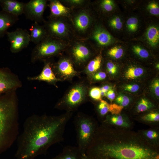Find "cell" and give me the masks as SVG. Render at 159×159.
Here are the masks:
<instances>
[{"mask_svg":"<svg viewBox=\"0 0 159 159\" xmlns=\"http://www.w3.org/2000/svg\"><path fill=\"white\" fill-rule=\"evenodd\" d=\"M85 155L90 159H159V150L140 132L101 123Z\"/></svg>","mask_w":159,"mask_h":159,"instance_id":"cell-1","label":"cell"},{"mask_svg":"<svg viewBox=\"0 0 159 159\" xmlns=\"http://www.w3.org/2000/svg\"><path fill=\"white\" fill-rule=\"evenodd\" d=\"M72 113L59 116L34 114L25 120L17 139L16 159H34L45 154L53 145L62 141Z\"/></svg>","mask_w":159,"mask_h":159,"instance_id":"cell-2","label":"cell"},{"mask_svg":"<svg viewBox=\"0 0 159 159\" xmlns=\"http://www.w3.org/2000/svg\"><path fill=\"white\" fill-rule=\"evenodd\" d=\"M16 92L0 95V154L9 148L19 135V102Z\"/></svg>","mask_w":159,"mask_h":159,"instance_id":"cell-3","label":"cell"},{"mask_svg":"<svg viewBox=\"0 0 159 159\" xmlns=\"http://www.w3.org/2000/svg\"><path fill=\"white\" fill-rule=\"evenodd\" d=\"M74 122L76 132L77 147L82 155L84 156L99 125L93 118L82 114L77 115Z\"/></svg>","mask_w":159,"mask_h":159,"instance_id":"cell-4","label":"cell"},{"mask_svg":"<svg viewBox=\"0 0 159 159\" xmlns=\"http://www.w3.org/2000/svg\"><path fill=\"white\" fill-rule=\"evenodd\" d=\"M86 93V88L84 86L80 84L76 85L71 88L64 98L57 104L55 108L71 112L84 102Z\"/></svg>","mask_w":159,"mask_h":159,"instance_id":"cell-5","label":"cell"},{"mask_svg":"<svg viewBox=\"0 0 159 159\" xmlns=\"http://www.w3.org/2000/svg\"><path fill=\"white\" fill-rule=\"evenodd\" d=\"M62 48V45L57 40L46 37L36 45L32 52L31 61L34 63L38 61L55 55Z\"/></svg>","mask_w":159,"mask_h":159,"instance_id":"cell-6","label":"cell"},{"mask_svg":"<svg viewBox=\"0 0 159 159\" xmlns=\"http://www.w3.org/2000/svg\"><path fill=\"white\" fill-rule=\"evenodd\" d=\"M10 43V50L13 53H18L27 47L31 41L30 34L26 29L18 28L6 34Z\"/></svg>","mask_w":159,"mask_h":159,"instance_id":"cell-7","label":"cell"},{"mask_svg":"<svg viewBox=\"0 0 159 159\" xmlns=\"http://www.w3.org/2000/svg\"><path fill=\"white\" fill-rule=\"evenodd\" d=\"M22 86L18 77L9 68L0 67V95L16 91Z\"/></svg>","mask_w":159,"mask_h":159,"instance_id":"cell-8","label":"cell"},{"mask_svg":"<svg viewBox=\"0 0 159 159\" xmlns=\"http://www.w3.org/2000/svg\"><path fill=\"white\" fill-rule=\"evenodd\" d=\"M47 1L44 0H31L25 3L24 14L26 19L39 23L43 19Z\"/></svg>","mask_w":159,"mask_h":159,"instance_id":"cell-9","label":"cell"},{"mask_svg":"<svg viewBox=\"0 0 159 159\" xmlns=\"http://www.w3.org/2000/svg\"><path fill=\"white\" fill-rule=\"evenodd\" d=\"M50 62H45L40 73L34 77H28L27 79L29 81L37 80L43 81L48 83L55 84V83L60 80L58 79L55 74Z\"/></svg>","mask_w":159,"mask_h":159,"instance_id":"cell-10","label":"cell"},{"mask_svg":"<svg viewBox=\"0 0 159 159\" xmlns=\"http://www.w3.org/2000/svg\"><path fill=\"white\" fill-rule=\"evenodd\" d=\"M107 115L101 122L115 127L130 129L132 127V123L126 117L120 114Z\"/></svg>","mask_w":159,"mask_h":159,"instance_id":"cell-11","label":"cell"},{"mask_svg":"<svg viewBox=\"0 0 159 159\" xmlns=\"http://www.w3.org/2000/svg\"><path fill=\"white\" fill-rule=\"evenodd\" d=\"M2 10L18 16L24 14L25 3L16 0H0Z\"/></svg>","mask_w":159,"mask_h":159,"instance_id":"cell-12","label":"cell"},{"mask_svg":"<svg viewBox=\"0 0 159 159\" xmlns=\"http://www.w3.org/2000/svg\"><path fill=\"white\" fill-rule=\"evenodd\" d=\"M56 73L62 77L69 78L75 75L77 72L75 70L71 62L69 60L64 59L59 61L54 67Z\"/></svg>","mask_w":159,"mask_h":159,"instance_id":"cell-13","label":"cell"},{"mask_svg":"<svg viewBox=\"0 0 159 159\" xmlns=\"http://www.w3.org/2000/svg\"><path fill=\"white\" fill-rule=\"evenodd\" d=\"M18 16L11 14L2 10L0 11V38L4 37L8 29L18 20Z\"/></svg>","mask_w":159,"mask_h":159,"instance_id":"cell-14","label":"cell"},{"mask_svg":"<svg viewBox=\"0 0 159 159\" xmlns=\"http://www.w3.org/2000/svg\"><path fill=\"white\" fill-rule=\"evenodd\" d=\"M31 41L36 45L39 43L46 37L47 31L44 27L34 22L30 28Z\"/></svg>","mask_w":159,"mask_h":159,"instance_id":"cell-15","label":"cell"},{"mask_svg":"<svg viewBox=\"0 0 159 159\" xmlns=\"http://www.w3.org/2000/svg\"><path fill=\"white\" fill-rule=\"evenodd\" d=\"M83 156L77 146H67L61 153L49 159H82Z\"/></svg>","mask_w":159,"mask_h":159,"instance_id":"cell-16","label":"cell"},{"mask_svg":"<svg viewBox=\"0 0 159 159\" xmlns=\"http://www.w3.org/2000/svg\"><path fill=\"white\" fill-rule=\"evenodd\" d=\"M46 27L48 32L53 36H62L67 31L66 25L57 20H52L46 24Z\"/></svg>","mask_w":159,"mask_h":159,"instance_id":"cell-17","label":"cell"},{"mask_svg":"<svg viewBox=\"0 0 159 159\" xmlns=\"http://www.w3.org/2000/svg\"><path fill=\"white\" fill-rule=\"evenodd\" d=\"M72 54L77 62L82 63L88 58L90 55V52L86 47L82 44H78L73 47Z\"/></svg>","mask_w":159,"mask_h":159,"instance_id":"cell-18","label":"cell"},{"mask_svg":"<svg viewBox=\"0 0 159 159\" xmlns=\"http://www.w3.org/2000/svg\"><path fill=\"white\" fill-rule=\"evenodd\" d=\"M140 132L150 144L159 148V132L158 129L150 128L141 130Z\"/></svg>","mask_w":159,"mask_h":159,"instance_id":"cell-19","label":"cell"},{"mask_svg":"<svg viewBox=\"0 0 159 159\" xmlns=\"http://www.w3.org/2000/svg\"><path fill=\"white\" fill-rule=\"evenodd\" d=\"M49 6L51 11V16L53 18L68 13V9L58 1H51Z\"/></svg>","mask_w":159,"mask_h":159,"instance_id":"cell-20","label":"cell"},{"mask_svg":"<svg viewBox=\"0 0 159 159\" xmlns=\"http://www.w3.org/2000/svg\"><path fill=\"white\" fill-rule=\"evenodd\" d=\"M93 37L95 39L102 45L110 44L112 41L110 34L105 30L100 28L97 29L94 32Z\"/></svg>","mask_w":159,"mask_h":159,"instance_id":"cell-21","label":"cell"},{"mask_svg":"<svg viewBox=\"0 0 159 159\" xmlns=\"http://www.w3.org/2000/svg\"><path fill=\"white\" fill-rule=\"evenodd\" d=\"M154 104L148 99L143 98L137 102L135 106V111L137 113H142L152 110L154 108Z\"/></svg>","mask_w":159,"mask_h":159,"instance_id":"cell-22","label":"cell"},{"mask_svg":"<svg viewBox=\"0 0 159 159\" xmlns=\"http://www.w3.org/2000/svg\"><path fill=\"white\" fill-rule=\"evenodd\" d=\"M146 37L149 44L153 46H156L159 42V30L154 26H150L146 32Z\"/></svg>","mask_w":159,"mask_h":159,"instance_id":"cell-23","label":"cell"},{"mask_svg":"<svg viewBox=\"0 0 159 159\" xmlns=\"http://www.w3.org/2000/svg\"><path fill=\"white\" fill-rule=\"evenodd\" d=\"M144 72V70L140 67L131 66L126 70L124 76L127 79L132 80L141 77L143 75Z\"/></svg>","mask_w":159,"mask_h":159,"instance_id":"cell-24","label":"cell"},{"mask_svg":"<svg viewBox=\"0 0 159 159\" xmlns=\"http://www.w3.org/2000/svg\"><path fill=\"white\" fill-rule=\"evenodd\" d=\"M90 23V18L85 13H81L78 15L74 19V24L79 30L84 31L88 27Z\"/></svg>","mask_w":159,"mask_h":159,"instance_id":"cell-25","label":"cell"},{"mask_svg":"<svg viewBox=\"0 0 159 159\" xmlns=\"http://www.w3.org/2000/svg\"><path fill=\"white\" fill-rule=\"evenodd\" d=\"M102 60L101 56L98 55L90 61L86 68L87 72L88 74H92L97 71L100 68Z\"/></svg>","mask_w":159,"mask_h":159,"instance_id":"cell-26","label":"cell"},{"mask_svg":"<svg viewBox=\"0 0 159 159\" xmlns=\"http://www.w3.org/2000/svg\"><path fill=\"white\" fill-rule=\"evenodd\" d=\"M140 120L148 123H158L159 122V113L158 111H151L142 116Z\"/></svg>","mask_w":159,"mask_h":159,"instance_id":"cell-27","label":"cell"},{"mask_svg":"<svg viewBox=\"0 0 159 159\" xmlns=\"http://www.w3.org/2000/svg\"><path fill=\"white\" fill-rule=\"evenodd\" d=\"M109 105L106 101L102 100L97 106V110L101 118H104L109 112Z\"/></svg>","mask_w":159,"mask_h":159,"instance_id":"cell-28","label":"cell"},{"mask_svg":"<svg viewBox=\"0 0 159 159\" xmlns=\"http://www.w3.org/2000/svg\"><path fill=\"white\" fill-rule=\"evenodd\" d=\"M108 54L110 57L116 59H118L122 57L123 50L120 47H115L109 50Z\"/></svg>","mask_w":159,"mask_h":159,"instance_id":"cell-29","label":"cell"},{"mask_svg":"<svg viewBox=\"0 0 159 159\" xmlns=\"http://www.w3.org/2000/svg\"><path fill=\"white\" fill-rule=\"evenodd\" d=\"M116 104L121 106L123 107L128 106L130 102V99L127 96L123 95H120L115 100Z\"/></svg>","mask_w":159,"mask_h":159,"instance_id":"cell-30","label":"cell"},{"mask_svg":"<svg viewBox=\"0 0 159 159\" xmlns=\"http://www.w3.org/2000/svg\"><path fill=\"white\" fill-rule=\"evenodd\" d=\"M133 50L135 54L142 58H146L149 56L148 52L139 46H134L133 47Z\"/></svg>","mask_w":159,"mask_h":159,"instance_id":"cell-31","label":"cell"},{"mask_svg":"<svg viewBox=\"0 0 159 159\" xmlns=\"http://www.w3.org/2000/svg\"><path fill=\"white\" fill-rule=\"evenodd\" d=\"M138 20L135 17L129 18L126 22L128 29L131 32H135L137 30L138 27Z\"/></svg>","mask_w":159,"mask_h":159,"instance_id":"cell-32","label":"cell"},{"mask_svg":"<svg viewBox=\"0 0 159 159\" xmlns=\"http://www.w3.org/2000/svg\"><path fill=\"white\" fill-rule=\"evenodd\" d=\"M90 97L94 100L100 101L102 100L101 91L98 87H94L91 89L89 92Z\"/></svg>","mask_w":159,"mask_h":159,"instance_id":"cell-33","label":"cell"},{"mask_svg":"<svg viewBox=\"0 0 159 159\" xmlns=\"http://www.w3.org/2000/svg\"><path fill=\"white\" fill-rule=\"evenodd\" d=\"M124 107L116 103L109 104V112L112 115H118L121 112Z\"/></svg>","mask_w":159,"mask_h":159,"instance_id":"cell-34","label":"cell"},{"mask_svg":"<svg viewBox=\"0 0 159 159\" xmlns=\"http://www.w3.org/2000/svg\"><path fill=\"white\" fill-rule=\"evenodd\" d=\"M102 7L105 11H109L112 10L114 7V3L111 0H104L101 3Z\"/></svg>","mask_w":159,"mask_h":159,"instance_id":"cell-35","label":"cell"},{"mask_svg":"<svg viewBox=\"0 0 159 159\" xmlns=\"http://www.w3.org/2000/svg\"><path fill=\"white\" fill-rule=\"evenodd\" d=\"M148 9L151 14L153 15H158L159 7L158 4L154 2L150 3L148 6Z\"/></svg>","mask_w":159,"mask_h":159,"instance_id":"cell-36","label":"cell"},{"mask_svg":"<svg viewBox=\"0 0 159 159\" xmlns=\"http://www.w3.org/2000/svg\"><path fill=\"white\" fill-rule=\"evenodd\" d=\"M124 90L127 92L134 93L138 91L140 89L139 86L136 84H127L123 87Z\"/></svg>","mask_w":159,"mask_h":159,"instance_id":"cell-37","label":"cell"},{"mask_svg":"<svg viewBox=\"0 0 159 159\" xmlns=\"http://www.w3.org/2000/svg\"><path fill=\"white\" fill-rule=\"evenodd\" d=\"M110 23L112 27L117 29H120L122 26L121 19L118 17H116L112 19L110 21Z\"/></svg>","mask_w":159,"mask_h":159,"instance_id":"cell-38","label":"cell"},{"mask_svg":"<svg viewBox=\"0 0 159 159\" xmlns=\"http://www.w3.org/2000/svg\"><path fill=\"white\" fill-rule=\"evenodd\" d=\"M106 67L108 73L111 75H114L117 72V67L115 64L111 62H107Z\"/></svg>","mask_w":159,"mask_h":159,"instance_id":"cell-39","label":"cell"},{"mask_svg":"<svg viewBox=\"0 0 159 159\" xmlns=\"http://www.w3.org/2000/svg\"><path fill=\"white\" fill-rule=\"evenodd\" d=\"M151 88L152 92L157 97H159V80L158 79L154 80L152 82Z\"/></svg>","mask_w":159,"mask_h":159,"instance_id":"cell-40","label":"cell"},{"mask_svg":"<svg viewBox=\"0 0 159 159\" xmlns=\"http://www.w3.org/2000/svg\"><path fill=\"white\" fill-rule=\"evenodd\" d=\"M105 73L101 71L95 74L93 76V79L96 81H100L104 80L106 77Z\"/></svg>","mask_w":159,"mask_h":159,"instance_id":"cell-41","label":"cell"},{"mask_svg":"<svg viewBox=\"0 0 159 159\" xmlns=\"http://www.w3.org/2000/svg\"><path fill=\"white\" fill-rule=\"evenodd\" d=\"M111 89V87L107 85H104L100 88L102 97L106 96L107 92Z\"/></svg>","mask_w":159,"mask_h":159,"instance_id":"cell-42","label":"cell"},{"mask_svg":"<svg viewBox=\"0 0 159 159\" xmlns=\"http://www.w3.org/2000/svg\"><path fill=\"white\" fill-rule=\"evenodd\" d=\"M106 96L109 100L112 101L115 99V94L114 91L111 89L107 92Z\"/></svg>","mask_w":159,"mask_h":159,"instance_id":"cell-43","label":"cell"},{"mask_svg":"<svg viewBox=\"0 0 159 159\" xmlns=\"http://www.w3.org/2000/svg\"><path fill=\"white\" fill-rule=\"evenodd\" d=\"M70 1L74 3L78 4V3H80L82 1L81 0H71V1Z\"/></svg>","mask_w":159,"mask_h":159,"instance_id":"cell-44","label":"cell"},{"mask_svg":"<svg viewBox=\"0 0 159 159\" xmlns=\"http://www.w3.org/2000/svg\"><path fill=\"white\" fill-rule=\"evenodd\" d=\"M82 159H90L88 158L85 155L83 156Z\"/></svg>","mask_w":159,"mask_h":159,"instance_id":"cell-45","label":"cell"},{"mask_svg":"<svg viewBox=\"0 0 159 159\" xmlns=\"http://www.w3.org/2000/svg\"><path fill=\"white\" fill-rule=\"evenodd\" d=\"M156 68L158 69H159V64H156Z\"/></svg>","mask_w":159,"mask_h":159,"instance_id":"cell-46","label":"cell"}]
</instances>
